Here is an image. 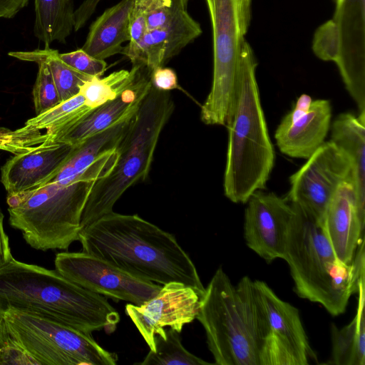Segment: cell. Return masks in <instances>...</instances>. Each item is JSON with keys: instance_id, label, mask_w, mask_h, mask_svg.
<instances>
[{"instance_id": "cell-1", "label": "cell", "mask_w": 365, "mask_h": 365, "mask_svg": "<svg viewBox=\"0 0 365 365\" xmlns=\"http://www.w3.org/2000/svg\"><path fill=\"white\" fill-rule=\"evenodd\" d=\"M82 252L138 278L182 283L204 295L197 269L174 235L138 215L106 214L81 229Z\"/></svg>"}, {"instance_id": "cell-2", "label": "cell", "mask_w": 365, "mask_h": 365, "mask_svg": "<svg viewBox=\"0 0 365 365\" xmlns=\"http://www.w3.org/2000/svg\"><path fill=\"white\" fill-rule=\"evenodd\" d=\"M15 311L86 333H111L120 315L107 299L68 279L56 269L12 259L0 269V316Z\"/></svg>"}, {"instance_id": "cell-3", "label": "cell", "mask_w": 365, "mask_h": 365, "mask_svg": "<svg viewBox=\"0 0 365 365\" xmlns=\"http://www.w3.org/2000/svg\"><path fill=\"white\" fill-rule=\"evenodd\" d=\"M287 231L284 260L294 289L302 299L322 304L332 316L343 314L357 293L365 272L364 241L351 263L340 261L322 225L295 204Z\"/></svg>"}, {"instance_id": "cell-4", "label": "cell", "mask_w": 365, "mask_h": 365, "mask_svg": "<svg viewBox=\"0 0 365 365\" xmlns=\"http://www.w3.org/2000/svg\"><path fill=\"white\" fill-rule=\"evenodd\" d=\"M257 61L245 41L239 58L235 103L226 123L228 143L224 193L232 202L246 203L265 188L274 164V150L260 102Z\"/></svg>"}, {"instance_id": "cell-5", "label": "cell", "mask_w": 365, "mask_h": 365, "mask_svg": "<svg viewBox=\"0 0 365 365\" xmlns=\"http://www.w3.org/2000/svg\"><path fill=\"white\" fill-rule=\"evenodd\" d=\"M196 319L205 331L215 364L260 365L268 327L248 276L234 286L219 267L205 288Z\"/></svg>"}, {"instance_id": "cell-6", "label": "cell", "mask_w": 365, "mask_h": 365, "mask_svg": "<svg viewBox=\"0 0 365 365\" xmlns=\"http://www.w3.org/2000/svg\"><path fill=\"white\" fill-rule=\"evenodd\" d=\"M174 109L170 92L151 85L117 147L118 156L114 167L96 182L88 195L81 215V228L111 212L127 189L146 180L160 133Z\"/></svg>"}, {"instance_id": "cell-7", "label": "cell", "mask_w": 365, "mask_h": 365, "mask_svg": "<svg viewBox=\"0 0 365 365\" xmlns=\"http://www.w3.org/2000/svg\"><path fill=\"white\" fill-rule=\"evenodd\" d=\"M98 175L69 184L49 182L37 188L7 195L9 223L31 247L67 250L78 240L81 220Z\"/></svg>"}, {"instance_id": "cell-8", "label": "cell", "mask_w": 365, "mask_h": 365, "mask_svg": "<svg viewBox=\"0 0 365 365\" xmlns=\"http://www.w3.org/2000/svg\"><path fill=\"white\" fill-rule=\"evenodd\" d=\"M212 36L213 75L201 106L206 125H226L237 95L240 53L252 20V0H205Z\"/></svg>"}, {"instance_id": "cell-9", "label": "cell", "mask_w": 365, "mask_h": 365, "mask_svg": "<svg viewBox=\"0 0 365 365\" xmlns=\"http://www.w3.org/2000/svg\"><path fill=\"white\" fill-rule=\"evenodd\" d=\"M2 318L27 353L43 365H115L116 354L86 333L34 315L9 310Z\"/></svg>"}, {"instance_id": "cell-10", "label": "cell", "mask_w": 365, "mask_h": 365, "mask_svg": "<svg viewBox=\"0 0 365 365\" xmlns=\"http://www.w3.org/2000/svg\"><path fill=\"white\" fill-rule=\"evenodd\" d=\"M253 283L268 327L260 365H307L317 361L298 309L280 299L264 282L256 279Z\"/></svg>"}, {"instance_id": "cell-11", "label": "cell", "mask_w": 365, "mask_h": 365, "mask_svg": "<svg viewBox=\"0 0 365 365\" xmlns=\"http://www.w3.org/2000/svg\"><path fill=\"white\" fill-rule=\"evenodd\" d=\"M351 175L348 156L331 141L324 142L289 178L285 197L322 223L339 186Z\"/></svg>"}, {"instance_id": "cell-12", "label": "cell", "mask_w": 365, "mask_h": 365, "mask_svg": "<svg viewBox=\"0 0 365 365\" xmlns=\"http://www.w3.org/2000/svg\"><path fill=\"white\" fill-rule=\"evenodd\" d=\"M54 264L61 274L81 287L135 305L153 298L162 287L84 252H59L56 255Z\"/></svg>"}, {"instance_id": "cell-13", "label": "cell", "mask_w": 365, "mask_h": 365, "mask_svg": "<svg viewBox=\"0 0 365 365\" xmlns=\"http://www.w3.org/2000/svg\"><path fill=\"white\" fill-rule=\"evenodd\" d=\"M203 297L197 289L182 283L170 282L158 293L140 305L128 303L125 313L150 347L155 351V334L169 327L180 333L192 322Z\"/></svg>"}, {"instance_id": "cell-14", "label": "cell", "mask_w": 365, "mask_h": 365, "mask_svg": "<svg viewBox=\"0 0 365 365\" xmlns=\"http://www.w3.org/2000/svg\"><path fill=\"white\" fill-rule=\"evenodd\" d=\"M244 237L247 246L270 263L284 259L292 204L274 192L257 190L246 202Z\"/></svg>"}, {"instance_id": "cell-15", "label": "cell", "mask_w": 365, "mask_h": 365, "mask_svg": "<svg viewBox=\"0 0 365 365\" xmlns=\"http://www.w3.org/2000/svg\"><path fill=\"white\" fill-rule=\"evenodd\" d=\"M365 0H345L331 19L337 38L336 64L359 113H365Z\"/></svg>"}, {"instance_id": "cell-16", "label": "cell", "mask_w": 365, "mask_h": 365, "mask_svg": "<svg viewBox=\"0 0 365 365\" xmlns=\"http://www.w3.org/2000/svg\"><path fill=\"white\" fill-rule=\"evenodd\" d=\"M338 259L352 262L364 241L365 216L358 207L352 176L337 188L325 210L322 223Z\"/></svg>"}, {"instance_id": "cell-17", "label": "cell", "mask_w": 365, "mask_h": 365, "mask_svg": "<svg viewBox=\"0 0 365 365\" xmlns=\"http://www.w3.org/2000/svg\"><path fill=\"white\" fill-rule=\"evenodd\" d=\"M74 146L46 143L14 155L2 165L1 182L8 195L37 188L53 179L69 158Z\"/></svg>"}, {"instance_id": "cell-18", "label": "cell", "mask_w": 365, "mask_h": 365, "mask_svg": "<svg viewBox=\"0 0 365 365\" xmlns=\"http://www.w3.org/2000/svg\"><path fill=\"white\" fill-rule=\"evenodd\" d=\"M202 32L200 24L186 11L163 26L147 30L136 44L123 47L120 53L132 66H143L152 72L164 66Z\"/></svg>"}, {"instance_id": "cell-19", "label": "cell", "mask_w": 365, "mask_h": 365, "mask_svg": "<svg viewBox=\"0 0 365 365\" xmlns=\"http://www.w3.org/2000/svg\"><path fill=\"white\" fill-rule=\"evenodd\" d=\"M137 66L135 79L130 86L116 98L93 108L56 143L76 146L135 111L152 85L151 72L143 66Z\"/></svg>"}, {"instance_id": "cell-20", "label": "cell", "mask_w": 365, "mask_h": 365, "mask_svg": "<svg viewBox=\"0 0 365 365\" xmlns=\"http://www.w3.org/2000/svg\"><path fill=\"white\" fill-rule=\"evenodd\" d=\"M328 100L312 101L309 110L291 125L277 127L275 140L281 153L292 158H309L324 143L331 126Z\"/></svg>"}, {"instance_id": "cell-21", "label": "cell", "mask_w": 365, "mask_h": 365, "mask_svg": "<svg viewBox=\"0 0 365 365\" xmlns=\"http://www.w3.org/2000/svg\"><path fill=\"white\" fill-rule=\"evenodd\" d=\"M133 0H120L106 9L90 26L82 49L98 59L105 60L123 50L130 40V13Z\"/></svg>"}, {"instance_id": "cell-22", "label": "cell", "mask_w": 365, "mask_h": 365, "mask_svg": "<svg viewBox=\"0 0 365 365\" xmlns=\"http://www.w3.org/2000/svg\"><path fill=\"white\" fill-rule=\"evenodd\" d=\"M330 127V141L350 160L358 207L365 216V113H341Z\"/></svg>"}, {"instance_id": "cell-23", "label": "cell", "mask_w": 365, "mask_h": 365, "mask_svg": "<svg viewBox=\"0 0 365 365\" xmlns=\"http://www.w3.org/2000/svg\"><path fill=\"white\" fill-rule=\"evenodd\" d=\"M365 272L358 287V303L355 317L341 329L331 325V356L326 364H365Z\"/></svg>"}, {"instance_id": "cell-24", "label": "cell", "mask_w": 365, "mask_h": 365, "mask_svg": "<svg viewBox=\"0 0 365 365\" xmlns=\"http://www.w3.org/2000/svg\"><path fill=\"white\" fill-rule=\"evenodd\" d=\"M34 36L46 46L65 43L74 30L73 0H34Z\"/></svg>"}, {"instance_id": "cell-25", "label": "cell", "mask_w": 365, "mask_h": 365, "mask_svg": "<svg viewBox=\"0 0 365 365\" xmlns=\"http://www.w3.org/2000/svg\"><path fill=\"white\" fill-rule=\"evenodd\" d=\"M8 54L21 61L45 62L52 74L61 102L78 95L81 86L93 78L67 65L61 59L58 51L49 46L29 51H10Z\"/></svg>"}, {"instance_id": "cell-26", "label": "cell", "mask_w": 365, "mask_h": 365, "mask_svg": "<svg viewBox=\"0 0 365 365\" xmlns=\"http://www.w3.org/2000/svg\"><path fill=\"white\" fill-rule=\"evenodd\" d=\"M93 108L85 105L81 94L61 102L55 107L26 121L24 125L46 130L53 143L88 114Z\"/></svg>"}, {"instance_id": "cell-27", "label": "cell", "mask_w": 365, "mask_h": 365, "mask_svg": "<svg viewBox=\"0 0 365 365\" xmlns=\"http://www.w3.org/2000/svg\"><path fill=\"white\" fill-rule=\"evenodd\" d=\"M155 351L150 350L140 365L212 364L189 352L182 344L180 332L170 327L155 334Z\"/></svg>"}, {"instance_id": "cell-28", "label": "cell", "mask_w": 365, "mask_h": 365, "mask_svg": "<svg viewBox=\"0 0 365 365\" xmlns=\"http://www.w3.org/2000/svg\"><path fill=\"white\" fill-rule=\"evenodd\" d=\"M138 69L133 65L130 71H114L106 77H93L80 88L79 93L85 105L91 108L98 107L116 98L135 79Z\"/></svg>"}, {"instance_id": "cell-29", "label": "cell", "mask_w": 365, "mask_h": 365, "mask_svg": "<svg viewBox=\"0 0 365 365\" xmlns=\"http://www.w3.org/2000/svg\"><path fill=\"white\" fill-rule=\"evenodd\" d=\"M54 143L42 130L24 125L15 130L0 127V150L14 155L31 151L43 143Z\"/></svg>"}, {"instance_id": "cell-30", "label": "cell", "mask_w": 365, "mask_h": 365, "mask_svg": "<svg viewBox=\"0 0 365 365\" xmlns=\"http://www.w3.org/2000/svg\"><path fill=\"white\" fill-rule=\"evenodd\" d=\"M36 63L38 69L33 88V98L37 115L55 107L61 101L48 65L43 61Z\"/></svg>"}, {"instance_id": "cell-31", "label": "cell", "mask_w": 365, "mask_h": 365, "mask_svg": "<svg viewBox=\"0 0 365 365\" xmlns=\"http://www.w3.org/2000/svg\"><path fill=\"white\" fill-rule=\"evenodd\" d=\"M189 0H152L146 18V29L163 26L187 11Z\"/></svg>"}, {"instance_id": "cell-32", "label": "cell", "mask_w": 365, "mask_h": 365, "mask_svg": "<svg viewBox=\"0 0 365 365\" xmlns=\"http://www.w3.org/2000/svg\"><path fill=\"white\" fill-rule=\"evenodd\" d=\"M0 364H38L12 335L3 318L0 327Z\"/></svg>"}, {"instance_id": "cell-33", "label": "cell", "mask_w": 365, "mask_h": 365, "mask_svg": "<svg viewBox=\"0 0 365 365\" xmlns=\"http://www.w3.org/2000/svg\"><path fill=\"white\" fill-rule=\"evenodd\" d=\"M61 59L73 69L91 77H101L107 63L105 60L93 57L82 48L59 54Z\"/></svg>"}, {"instance_id": "cell-34", "label": "cell", "mask_w": 365, "mask_h": 365, "mask_svg": "<svg viewBox=\"0 0 365 365\" xmlns=\"http://www.w3.org/2000/svg\"><path fill=\"white\" fill-rule=\"evenodd\" d=\"M152 0H133L130 13V40L127 46H133L143 37L146 29V18Z\"/></svg>"}, {"instance_id": "cell-35", "label": "cell", "mask_w": 365, "mask_h": 365, "mask_svg": "<svg viewBox=\"0 0 365 365\" xmlns=\"http://www.w3.org/2000/svg\"><path fill=\"white\" fill-rule=\"evenodd\" d=\"M151 83L159 91L180 89L184 93L186 92L179 86L176 73L170 68L162 66L153 70L151 72Z\"/></svg>"}, {"instance_id": "cell-36", "label": "cell", "mask_w": 365, "mask_h": 365, "mask_svg": "<svg viewBox=\"0 0 365 365\" xmlns=\"http://www.w3.org/2000/svg\"><path fill=\"white\" fill-rule=\"evenodd\" d=\"M312 102L311 97L302 94L297 100L293 108L281 120L278 127H287L302 116L309 108Z\"/></svg>"}, {"instance_id": "cell-37", "label": "cell", "mask_w": 365, "mask_h": 365, "mask_svg": "<svg viewBox=\"0 0 365 365\" xmlns=\"http://www.w3.org/2000/svg\"><path fill=\"white\" fill-rule=\"evenodd\" d=\"M101 1L84 0L74 11V31H77L86 25Z\"/></svg>"}, {"instance_id": "cell-38", "label": "cell", "mask_w": 365, "mask_h": 365, "mask_svg": "<svg viewBox=\"0 0 365 365\" xmlns=\"http://www.w3.org/2000/svg\"><path fill=\"white\" fill-rule=\"evenodd\" d=\"M4 215L0 209V269L13 258L9 237L4 229Z\"/></svg>"}, {"instance_id": "cell-39", "label": "cell", "mask_w": 365, "mask_h": 365, "mask_svg": "<svg viewBox=\"0 0 365 365\" xmlns=\"http://www.w3.org/2000/svg\"><path fill=\"white\" fill-rule=\"evenodd\" d=\"M30 0H0V19H11L27 6Z\"/></svg>"}, {"instance_id": "cell-40", "label": "cell", "mask_w": 365, "mask_h": 365, "mask_svg": "<svg viewBox=\"0 0 365 365\" xmlns=\"http://www.w3.org/2000/svg\"><path fill=\"white\" fill-rule=\"evenodd\" d=\"M1 320H2V317L0 316V327H1Z\"/></svg>"}, {"instance_id": "cell-41", "label": "cell", "mask_w": 365, "mask_h": 365, "mask_svg": "<svg viewBox=\"0 0 365 365\" xmlns=\"http://www.w3.org/2000/svg\"><path fill=\"white\" fill-rule=\"evenodd\" d=\"M333 2H334V0H331Z\"/></svg>"}]
</instances>
